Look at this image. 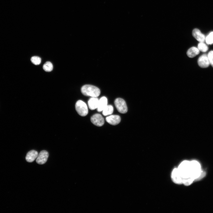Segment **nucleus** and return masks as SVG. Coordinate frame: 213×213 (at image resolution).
<instances>
[{"instance_id":"f257e3e1","label":"nucleus","mask_w":213,"mask_h":213,"mask_svg":"<svg viewBox=\"0 0 213 213\" xmlns=\"http://www.w3.org/2000/svg\"><path fill=\"white\" fill-rule=\"evenodd\" d=\"M82 93L85 96L97 97L100 93V89L97 87L90 85H85L81 88Z\"/></svg>"},{"instance_id":"f03ea898","label":"nucleus","mask_w":213,"mask_h":213,"mask_svg":"<svg viewBox=\"0 0 213 213\" xmlns=\"http://www.w3.org/2000/svg\"><path fill=\"white\" fill-rule=\"evenodd\" d=\"M177 168L182 179L191 178L190 161H183Z\"/></svg>"},{"instance_id":"7ed1b4c3","label":"nucleus","mask_w":213,"mask_h":213,"mask_svg":"<svg viewBox=\"0 0 213 213\" xmlns=\"http://www.w3.org/2000/svg\"><path fill=\"white\" fill-rule=\"evenodd\" d=\"M191 177L194 180L199 176L201 171L200 163L197 161L193 160L190 161Z\"/></svg>"},{"instance_id":"20e7f679","label":"nucleus","mask_w":213,"mask_h":213,"mask_svg":"<svg viewBox=\"0 0 213 213\" xmlns=\"http://www.w3.org/2000/svg\"><path fill=\"white\" fill-rule=\"evenodd\" d=\"M75 109L80 115L85 116L88 114V107L86 104L81 100L77 101L75 105Z\"/></svg>"},{"instance_id":"39448f33","label":"nucleus","mask_w":213,"mask_h":213,"mask_svg":"<svg viewBox=\"0 0 213 213\" xmlns=\"http://www.w3.org/2000/svg\"><path fill=\"white\" fill-rule=\"evenodd\" d=\"M114 103L116 107L119 112L122 114L127 112V106L124 99L121 98H117L115 100Z\"/></svg>"},{"instance_id":"423d86ee","label":"nucleus","mask_w":213,"mask_h":213,"mask_svg":"<svg viewBox=\"0 0 213 213\" xmlns=\"http://www.w3.org/2000/svg\"><path fill=\"white\" fill-rule=\"evenodd\" d=\"M91 120L93 124L97 126H101L104 124V118L99 114H96L93 115L91 117Z\"/></svg>"},{"instance_id":"0eeeda50","label":"nucleus","mask_w":213,"mask_h":213,"mask_svg":"<svg viewBox=\"0 0 213 213\" xmlns=\"http://www.w3.org/2000/svg\"><path fill=\"white\" fill-rule=\"evenodd\" d=\"M49 156L48 152L46 150L40 151L36 158V162L40 164L45 163L47 161Z\"/></svg>"},{"instance_id":"6e6552de","label":"nucleus","mask_w":213,"mask_h":213,"mask_svg":"<svg viewBox=\"0 0 213 213\" xmlns=\"http://www.w3.org/2000/svg\"><path fill=\"white\" fill-rule=\"evenodd\" d=\"M199 66L202 68H206L209 66L210 64L208 55L203 54L200 56L198 60Z\"/></svg>"},{"instance_id":"1a4fd4ad","label":"nucleus","mask_w":213,"mask_h":213,"mask_svg":"<svg viewBox=\"0 0 213 213\" xmlns=\"http://www.w3.org/2000/svg\"><path fill=\"white\" fill-rule=\"evenodd\" d=\"M171 178L172 181L175 183L178 184H183L182 178L177 168H175L172 170L171 174Z\"/></svg>"},{"instance_id":"9d476101","label":"nucleus","mask_w":213,"mask_h":213,"mask_svg":"<svg viewBox=\"0 0 213 213\" xmlns=\"http://www.w3.org/2000/svg\"><path fill=\"white\" fill-rule=\"evenodd\" d=\"M106 122L112 125H116L120 122L121 118L118 115H111L106 117Z\"/></svg>"},{"instance_id":"9b49d317","label":"nucleus","mask_w":213,"mask_h":213,"mask_svg":"<svg viewBox=\"0 0 213 213\" xmlns=\"http://www.w3.org/2000/svg\"><path fill=\"white\" fill-rule=\"evenodd\" d=\"M192 35L199 42H204L205 40V36L198 29L195 28L193 30Z\"/></svg>"},{"instance_id":"f8f14e48","label":"nucleus","mask_w":213,"mask_h":213,"mask_svg":"<svg viewBox=\"0 0 213 213\" xmlns=\"http://www.w3.org/2000/svg\"><path fill=\"white\" fill-rule=\"evenodd\" d=\"M38 154L37 151L35 150H31L27 153L25 157L26 160L29 162H32L37 158Z\"/></svg>"},{"instance_id":"ddd939ff","label":"nucleus","mask_w":213,"mask_h":213,"mask_svg":"<svg viewBox=\"0 0 213 213\" xmlns=\"http://www.w3.org/2000/svg\"><path fill=\"white\" fill-rule=\"evenodd\" d=\"M99 99L96 97H92L90 98L88 101L89 108L92 110L97 108L99 103Z\"/></svg>"},{"instance_id":"4468645a","label":"nucleus","mask_w":213,"mask_h":213,"mask_svg":"<svg viewBox=\"0 0 213 213\" xmlns=\"http://www.w3.org/2000/svg\"><path fill=\"white\" fill-rule=\"evenodd\" d=\"M107 99L105 96L101 97L99 100V103L97 110L98 112H100L103 111L104 108L107 105Z\"/></svg>"},{"instance_id":"2eb2a0df","label":"nucleus","mask_w":213,"mask_h":213,"mask_svg":"<svg viewBox=\"0 0 213 213\" xmlns=\"http://www.w3.org/2000/svg\"><path fill=\"white\" fill-rule=\"evenodd\" d=\"M199 51L197 48L192 47L188 49L187 52V54L189 57L193 58L198 54Z\"/></svg>"},{"instance_id":"dca6fc26","label":"nucleus","mask_w":213,"mask_h":213,"mask_svg":"<svg viewBox=\"0 0 213 213\" xmlns=\"http://www.w3.org/2000/svg\"><path fill=\"white\" fill-rule=\"evenodd\" d=\"M113 106L110 105H107L102 111V114L104 116L111 114L113 111Z\"/></svg>"},{"instance_id":"f3484780","label":"nucleus","mask_w":213,"mask_h":213,"mask_svg":"<svg viewBox=\"0 0 213 213\" xmlns=\"http://www.w3.org/2000/svg\"><path fill=\"white\" fill-rule=\"evenodd\" d=\"M43 68L46 72H51L53 69V64L50 62H47L43 64Z\"/></svg>"},{"instance_id":"a211bd4d","label":"nucleus","mask_w":213,"mask_h":213,"mask_svg":"<svg viewBox=\"0 0 213 213\" xmlns=\"http://www.w3.org/2000/svg\"><path fill=\"white\" fill-rule=\"evenodd\" d=\"M197 48L199 51L203 52L206 51L208 49L207 46L204 42H199L198 44Z\"/></svg>"},{"instance_id":"6ab92c4d","label":"nucleus","mask_w":213,"mask_h":213,"mask_svg":"<svg viewBox=\"0 0 213 213\" xmlns=\"http://www.w3.org/2000/svg\"><path fill=\"white\" fill-rule=\"evenodd\" d=\"M205 40L207 44H213V31L211 32L205 37Z\"/></svg>"},{"instance_id":"aec40b11","label":"nucleus","mask_w":213,"mask_h":213,"mask_svg":"<svg viewBox=\"0 0 213 213\" xmlns=\"http://www.w3.org/2000/svg\"><path fill=\"white\" fill-rule=\"evenodd\" d=\"M31 61L33 64L36 65H38L41 63V59L39 57L34 56L31 58Z\"/></svg>"},{"instance_id":"412c9836","label":"nucleus","mask_w":213,"mask_h":213,"mask_svg":"<svg viewBox=\"0 0 213 213\" xmlns=\"http://www.w3.org/2000/svg\"><path fill=\"white\" fill-rule=\"evenodd\" d=\"M194 181V180L192 178L190 177L183 179L182 183L185 185L188 186L191 184Z\"/></svg>"},{"instance_id":"4be33fe9","label":"nucleus","mask_w":213,"mask_h":213,"mask_svg":"<svg viewBox=\"0 0 213 213\" xmlns=\"http://www.w3.org/2000/svg\"><path fill=\"white\" fill-rule=\"evenodd\" d=\"M207 55L210 64L213 67V51H210Z\"/></svg>"},{"instance_id":"5701e85b","label":"nucleus","mask_w":213,"mask_h":213,"mask_svg":"<svg viewBox=\"0 0 213 213\" xmlns=\"http://www.w3.org/2000/svg\"><path fill=\"white\" fill-rule=\"evenodd\" d=\"M206 175V173L205 172L201 171V172L199 176V177L196 179V181L200 180L204 177Z\"/></svg>"}]
</instances>
